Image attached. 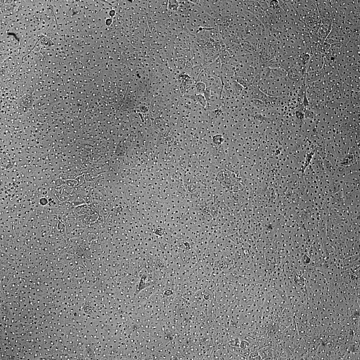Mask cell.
I'll return each mask as SVG.
<instances>
[{
  "mask_svg": "<svg viewBox=\"0 0 360 360\" xmlns=\"http://www.w3.org/2000/svg\"><path fill=\"white\" fill-rule=\"evenodd\" d=\"M204 68L202 64L193 66L190 76L191 78L196 82L198 78Z\"/></svg>",
  "mask_w": 360,
  "mask_h": 360,
  "instance_id": "obj_1",
  "label": "cell"
},
{
  "mask_svg": "<svg viewBox=\"0 0 360 360\" xmlns=\"http://www.w3.org/2000/svg\"><path fill=\"white\" fill-rule=\"evenodd\" d=\"M206 88L205 84L201 82H196L195 85V95H204Z\"/></svg>",
  "mask_w": 360,
  "mask_h": 360,
  "instance_id": "obj_2",
  "label": "cell"
},
{
  "mask_svg": "<svg viewBox=\"0 0 360 360\" xmlns=\"http://www.w3.org/2000/svg\"><path fill=\"white\" fill-rule=\"evenodd\" d=\"M219 58L222 64H227L230 62L231 54L230 53L225 51L219 55Z\"/></svg>",
  "mask_w": 360,
  "mask_h": 360,
  "instance_id": "obj_3",
  "label": "cell"
},
{
  "mask_svg": "<svg viewBox=\"0 0 360 360\" xmlns=\"http://www.w3.org/2000/svg\"><path fill=\"white\" fill-rule=\"evenodd\" d=\"M195 100L197 101V103H199L202 107L205 108L207 107V101L204 95H195Z\"/></svg>",
  "mask_w": 360,
  "mask_h": 360,
  "instance_id": "obj_4",
  "label": "cell"
}]
</instances>
